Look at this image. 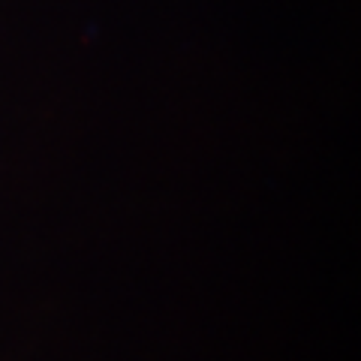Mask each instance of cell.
I'll use <instances>...</instances> for the list:
<instances>
[]
</instances>
